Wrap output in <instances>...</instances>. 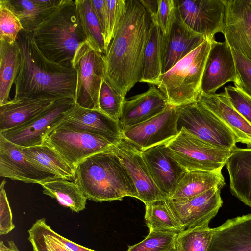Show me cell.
Here are the masks:
<instances>
[{
	"mask_svg": "<svg viewBox=\"0 0 251 251\" xmlns=\"http://www.w3.org/2000/svg\"><path fill=\"white\" fill-rule=\"evenodd\" d=\"M151 25L150 14L139 0H126L125 12L104 55L105 79L125 97L142 77Z\"/></svg>",
	"mask_w": 251,
	"mask_h": 251,
	"instance_id": "6da1fadb",
	"label": "cell"
},
{
	"mask_svg": "<svg viewBox=\"0 0 251 251\" xmlns=\"http://www.w3.org/2000/svg\"><path fill=\"white\" fill-rule=\"evenodd\" d=\"M16 42L21 54V65L14 82L13 98L48 97L74 100L77 82L75 69L47 58L38 48L33 32L22 29Z\"/></svg>",
	"mask_w": 251,
	"mask_h": 251,
	"instance_id": "7a4b0ae2",
	"label": "cell"
},
{
	"mask_svg": "<svg viewBox=\"0 0 251 251\" xmlns=\"http://www.w3.org/2000/svg\"><path fill=\"white\" fill-rule=\"evenodd\" d=\"M75 181L88 200L95 202L138 199L136 188L119 156L113 151L93 154L75 169Z\"/></svg>",
	"mask_w": 251,
	"mask_h": 251,
	"instance_id": "3957f363",
	"label": "cell"
},
{
	"mask_svg": "<svg viewBox=\"0 0 251 251\" xmlns=\"http://www.w3.org/2000/svg\"><path fill=\"white\" fill-rule=\"evenodd\" d=\"M36 44L49 60L73 68L76 51L86 41L75 0H61L55 11L33 32Z\"/></svg>",
	"mask_w": 251,
	"mask_h": 251,
	"instance_id": "277c9868",
	"label": "cell"
},
{
	"mask_svg": "<svg viewBox=\"0 0 251 251\" xmlns=\"http://www.w3.org/2000/svg\"><path fill=\"white\" fill-rule=\"evenodd\" d=\"M213 40L206 39L162 75L157 86L169 105L179 107L197 101Z\"/></svg>",
	"mask_w": 251,
	"mask_h": 251,
	"instance_id": "5b68a950",
	"label": "cell"
},
{
	"mask_svg": "<svg viewBox=\"0 0 251 251\" xmlns=\"http://www.w3.org/2000/svg\"><path fill=\"white\" fill-rule=\"evenodd\" d=\"M166 146L172 156L187 171H221L231 151L207 144L183 129Z\"/></svg>",
	"mask_w": 251,
	"mask_h": 251,
	"instance_id": "8992f818",
	"label": "cell"
},
{
	"mask_svg": "<svg viewBox=\"0 0 251 251\" xmlns=\"http://www.w3.org/2000/svg\"><path fill=\"white\" fill-rule=\"evenodd\" d=\"M73 67L77 75L74 102L85 108L99 110V94L105 78L104 55L86 41L76 51Z\"/></svg>",
	"mask_w": 251,
	"mask_h": 251,
	"instance_id": "52a82bcc",
	"label": "cell"
},
{
	"mask_svg": "<svg viewBox=\"0 0 251 251\" xmlns=\"http://www.w3.org/2000/svg\"><path fill=\"white\" fill-rule=\"evenodd\" d=\"M177 128L212 146L231 151L237 142L231 131L208 110L196 102L177 107Z\"/></svg>",
	"mask_w": 251,
	"mask_h": 251,
	"instance_id": "ba28073f",
	"label": "cell"
},
{
	"mask_svg": "<svg viewBox=\"0 0 251 251\" xmlns=\"http://www.w3.org/2000/svg\"><path fill=\"white\" fill-rule=\"evenodd\" d=\"M43 144L57 151L74 169L87 157L112 151L116 145L101 136L59 126L47 135Z\"/></svg>",
	"mask_w": 251,
	"mask_h": 251,
	"instance_id": "9c48e42d",
	"label": "cell"
},
{
	"mask_svg": "<svg viewBox=\"0 0 251 251\" xmlns=\"http://www.w3.org/2000/svg\"><path fill=\"white\" fill-rule=\"evenodd\" d=\"M74 103L72 99L58 100L32 120L0 134L23 148L42 145L47 135L61 123L65 113Z\"/></svg>",
	"mask_w": 251,
	"mask_h": 251,
	"instance_id": "30bf717a",
	"label": "cell"
},
{
	"mask_svg": "<svg viewBox=\"0 0 251 251\" xmlns=\"http://www.w3.org/2000/svg\"><path fill=\"white\" fill-rule=\"evenodd\" d=\"M176 14L194 31L214 39L223 33L225 18L224 0H174Z\"/></svg>",
	"mask_w": 251,
	"mask_h": 251,
	"instance_id": "8fae6325",
	"label": "cell"
},
{
	"mask_svg": "<svg viewBox=\"0 0 251 251\" xmlns=\"http://www.w3.org/2000/svg\"><path fill=\"white\" fill-rule=\"evenodd\" d=\"M178 117V107L169 105L156 116L123 129L122 137L144 151L176 137L179 132Z\"/></svg>",
	"mask_w": 251,
	"mask_h": 251,
	"instance_id": "7c38bea8",
	"label": "cell"
},
{
	"mask_svg": "<svg viewBox=\"0 0 251 251\" xmlns=\"http://www.w3.org/2000/svg\"><path fill=\"white\" fill-rule=\"evenodd\" d=\"M220 190L215 187L193 197L166 200L184 230L208 226L223 204Z\"/></svg>",
	"mask_w": 251,
	"mask_h": 251,
	"instance_id": "4fadbf2b",
	"label": "cell"
},
{
	"mask_svg": "<svg viewBox=\"0 0 251 251\" xmlns=\"http://www.w3.org/2000/svg\"><path fill=\"white\" fill-rule=\"evenodd\" d=\"M112 151L119 156L132 179L138 199L146 204L164 199L152 179L141 150L122 137Z\"/></svg>",
	"mask_w": 251,
	"mask_h": 251,
	"instance_id": "5bb4252c",
	"label": "cell"
},
{
	"mask_svg": "<svg viewBox=\"0 0 251 251\" xmlns=\"http://www.w3.org/2000/svg\"><path fill=\"white\" fill-rule=\"evenodd\" d=\"M58 126L101 136L114 145L122 138L118 121L99 110L85 108L75 102L65 113Z\"/></svg>",
	"mask_w": 251,
	"mask_h": 251,
	"instance_id": "9a60e30c",
	"label": "cell"
},
{
	"mask_svg": "<svg viewBox=\"0 0 251 251\" xmlns=\"http://www.w3.org/2000/svg\"><path fill=\"white\" fill-rule=\"evenodd\" d=\"M23 147L0 134V176L13 180L40 184L58 179L30 162L22 152Z\"/></svg>",
	"mask_w": 251,
	"mask_h": 251,
	"instance_id": "2e32d148",
	"label": "cell"
},
{
	"mask_svg": "<svg viewBox=\"0 0 251 251\" xmlns=\"http://www.w3.org/2000/svg\"><path fill=\"white\" fill-rule=\"evenodd\" d=\"M224 3L225 40L251 61V0H224Z\"/></svg>",
	"mask_w": 251,
	"mask_h": 251,
	"instance_id": "e0dca14e",
	"label": "cell"
},
{
	"mask_svg": "<svg viewBox=\"0 0 251 251\" xmlns=\"http://www.w3.org/2000/svg\"><path fill=\"white\" fill-rule=\"evenodd\" d=\"M142 152L152 179L164 198H170L187 170L172 156L166 143Z\"/></svg>",
	"mask_w": 251,
	"mask_h": 251,
	"instance_id": "ac0fdd59",
	"label": "cell"
},
{
	"mask_svg": "<svg viewBox=\"0 0 251 251\" xmlns=\"http://www.w3.org/2000/svg\"><path fill=\"white\" fill-rule=\"evenodd\" d=\"M236 68L230 47L225 40L218 42L213 40L205 63L201 85L200 92L215 93L226 83L235 82Z\"/></svg>",
	"mask_w": 251,
	"mask_h": 251,
	"instance_id": "d6986e66",
	"label": "cell"
},
{
	"mask_svg": "<svg viewBox=\"0 0 251 251\" xmlns=\"http://www.w3.org/2000/svg\"><path fill=\"white\" fill-rule=\"evenodd\" d=\"M176 19L168 33L166 35H162L163 74L168 71L207 39L204 35L194 31L187 26L176 14Z\"/></svg>",
	"mask_w": 251,
	"mask_h": 251,
	"instance_id": "ffe728a7",
	"label": "cell"
},
{
	"mask_svg": "<svg viewBox=\"0 0 251 251\" xmlns=\"http://www.w3.org/2000/svg\"><path fill=\"white\" fill-rule=\"evenodd\" d=\"M197 101L231 131L237 143L251 147V125L232 106L224 92L213 94L200 92Z\"/></svg>",
	"mask_w": 251,
	"mask_h": 251,
	"instance_id": "44dd1931",
	"label": "cell"
},
{
	"mask_svg": "<svg viewBox=\"0 0 251 251\" xmlns=\"http://www.w3.org/2000/svg\"><path fill=\"white\" fill-rule=\"evenodd\" d=\"M169 105L160 90L150 85L146 91L125 100L119 120L122 130L156 116Z\"/></svg>",
	"mask_w": 251,
	"mask_h": 251,
	"instance_id": "7402d4cb",
	"label": "cell"
},
{
	"mask_svg": "<svg viewBox=\"0 0 251 251\" xmlns=\"http://www.w3.org/2000/svg\"><path fill=\"white\" fill-rule=\"evenodd\" d=\"M207 251H251V214L215 228Z\"/></svg>",
	"mask_w": 251,
	"mask_h": 251,
	"instance_id": "603a6c76",
	"label": "cell"
},
{
	"mask_svg": "<svg viewBox=\"0 0 251 251\" xmlns=\"http://www.w3.org/2000/svg\"><path fill=\"white\" fill-rule=\"evenodd\" d=\"M57 100L48 97L13 98L0 106V132L28 122Z\"/></svg>",
	"mask_w": 251,
	"mask_h": 251,
	"instance_id": "cb8c5ba5",
	"label": "cell"
},
{
	"mask_svg": "<svg viewBox=\"0 0 251 251\" xmlns=\"http://www.w3.org/2000/svg\"><path fill=\"white\" fill-rule=\"evenodd\" d=\"M226 166L231 193L251 207V148L232 150Z\"/></svg>",
	"mask_w": 251,
	"mask_h": 251,
	"instance_id": "d4e9b609",
	"label": "cell"
},
{
	"mask_svg": "<svg viewBox=\"0 0 251 251\" xmlns=\"http://www.w3.org/2000/svg\"><path fill=\"white\" fill-rule=\"evenodd\" d=\"M61 0H0L19 19L23 29L33 32L57 9Z\"/></svg>",
	"mask_w": 251,
	"mask_h": 251,
	"instance_id": "484cf974",
	"label": "cell"
},
{
	"mask_svg": "<svg viewBox=\"0 0 251 251\" xmlns=\"http://www.w3.org/2000/svg\"><path fill=\"white\" fill-rule=\"evenodd\" d=\"M22 152L28 160L57 178L74 180L75 169L55 150L43 144L23 148Z\"/></svg>",
	"mask_w": 251,
	"mask_h": 251,
	"instance_id": "4316f807",
	"label": "cell"
},
{
	"mask_svg": "<svg viewBox=\"0 0 251 251\" xmlns=\"http://www.w3.org/2000/svg\"><path fill=\"white\" fill-rule=\"evenodd\" d=\"M225 185V179L221 171H187L178 183L170 198L187 199L215 187L221 189Z\"/></svg>",
	"mask_w": 251,
	"mask_h": 251,
	"instance_id": "83f0119b",
	"label": "cell"
},
{
	"mask_svg": "<svg viewBox=\"0 0 251 251\" xmlns=\"http://www.w3.org/2000/svg\"><path fill=\"white\" fill-rule=\"evenodd\" d=\"M21 54L16 42L0 40V106L9 100V94L19 73Z\"/></svg>",
	"mask_w": 251,
	"mask_h": 251,
	"instance_id": "f1b7e54d",
	"label": "cell"
},
{
	"mask_svg": "<svg viewBox=\"0 0 251 251\" xmlns=\"http://www.w3.org/2000/svg\"><path fill=\"white\" fill-rule=\"evenodd\" d=\"M40 185L44 194L56 199L61 205L72 211L79 212L86 208L88 199L75 181L58 178Z\"/></svg>",
	"mask_w": 251,
	"mask_h": 251,
	"instance_id": "f546056e",
	"label": "cell"
},
{
	"mask_svg": "<svg viewBox=\"0 0 251 251\" xmlns=\"http://www.w3.org/2000/svg\"><path fill=\"white\" fill-rule=\"evenodd\" d=\"M162 32L158 25L152 22L144 50L142 77L140 82L157 85L162 75L161 62Z\"/></svg>",
	"mask_w": 251,
	"mask_h": 251,
	"instance_id": "4dcf8cb0",
	"label": "cell"
},
{
	"mask_svg": "<svg viewBox=\"0 0 251 251\" xmlns=\"http://www.w3.org/2000/svg\"><path fill=\"white\" fill-rule=\"evenodd\" d=\"M145 207V220L149 231L178 234L183 230L166 199L148 203Z\"/></svg>",
	"mask_w": 251,
	"mask_h": 251,
	"instance_id": "1f68e13d",
	"label": "cell"
},
{
	"mask_svg": "<svg viewBox=\"0 0 251 251\" xmlns=\"http://www.w3.org/2000/svg\"><path fill=\"white\" fill-rule=\"evenodd\" d=\"M87 41L95 50L106 54L103 35L90 0H75Z\"/></svg>",
	"mask_w": 251,
	"mask_h": 251,
	"instance_id": "d6a6232c",
	"label": "cell"
},
{
	"mask_svg": "<svg viewBox=\"0 0 251 251\" xmlns=\"http://www.w3.org/2000/svg\"><path fill=\"white\" fill-rule=\"evenodd\" d=\"M214 228L199 226L183 230L176 240L177 251H207Z\"/></svg>",
	"mask_w": 251,
	"mask_h": 251,
	"instance_id": "836d02e7",
	"label": "cell"
},
{
	"mask_svg": "<svg viewBox=\"0 0 251 251\" xmlns=\"http://www.w3.org/2000/svg\"><path fill=\"white\" fill-rule=\"evenodd\" d=\"M125 100V96L116 91L104 78L99 94V110L119 122Z\"/></svg>",
	"mask_w": 251,
	"mask_h": 251,
	"instance_id": "e575fe53",
	"label": "cell"
},
{
	"mask_svg": "<svg viewBox=\"0 0 251 251\" xmlns=\"http://www.w3.org/2000/svg\"><path fill=\"white\" fill-rule=\"evenodd\" d=\"M177 234L169 232L149 231L141 242L128 246L126 251H172Z\"/></svg>",
	"mask_w": 251,
	"mask_h": 251,
	"instance_id": "d590c367",
	"label": "cell"
},
{
	"mask_svg": "<svg viewBox=\"0 0 251 251\" xmlns=\"http://www.w3.org/2000/svg\"><path fill=\"white\" fill-rule=\"evenodd\" d=\"M106 9V29L104 43L106 52L125 12L126 0H105Z\"/></svg>",
	"mask_w": 251,
	"mask_h": 251,
	"instance_id": "8d00e7d4",
	"label": "cell"
},
{
	"mask_svg": "<svg viewBox=\"0 0 251 251\" xmlns=\"http://www.w3.org/2000/svg\"><path fill=\"white\" fill-rule=\"evenodd\" d=\"M22 29L19 19L0 2V40L10 44L15 43L19 33Z\"/></svg>",
	"mask_w": 251,
	"mask_h": 251,
	"instance_id": "74e56055",
	"label": "cell"
},
{
	"mask_svg": "<svg viewBox=\"0 0 251 251\" xmlns=\"http://www.w3.org/2000/svg\"><path fill=\"white\" fill-rule=\"evenodd\" d=\"M230 49L236 68L235 86L251 97V61L234 48Z\"/></svg>",
	"mask_w": 251,
	"mask_h": 251,
	"instance_id": "f35d334b",
	"label": "cell"
},
{
	"mask_svg": "<svg viewBox=\"0 0 251 251\" xmlns=\"http://www.w3.org/2000/svg\"><path fill=\"white\" fill-rule=\"evenodd\" d=\"M28 240L32 246L33 251H71L44 234L35 222L28 230Z\"/></svg>",
	"mask_w": 251,
	"mask_h": 251,
	"instance_id": "ab89813d",
	"label": "cell"
},
{
	"mask_svg": "<svg viewBox=\"0 0 251 251\" xmlns=\"http://www.w3.org/2000/svg\"><path fill=\"white\" fill-rule=\"evenodd\" d=\"M224 92L232 106L251 125V97L235 86L226 87Z\"/></svg>",
	"mask_w": 251,
	"mask_h": 251,
	"instance_id": "60d3db41",
	"label": "cell"
},
{
	"mask_svg": "<svg viewBox=\"0 0 251 251\" xmlns=\"http://www.w3.org/2000/svg\"><path fill=\"white\" fill-rule=\"evenodd\" d=\"M176 17L174 0H158V9L152 20L159 26L163 35H166Z\"/></svg>",
	"mask_w": 251,
	"mask_h": 251,
	"instance_id": "b9f144b4",
	"label": "cell"
},
{
	"mask_svg": "<svg viewBox=\"0 0 251 251\" xmlns=\"http://www.w3.org/2000/svg\"><path fill=\"white\" fill-rule=\"evenodd\" d=\"M5 180L0 187V235L8 234L14 229L12 211L4 189Z\"/></svg>",
	"mask_w": 251,
	"mask_h": 251,
	"instance_id": "7bdbcfd3",
	"label": "cell"
},
{
	"mask_svg": "<svg viewBox=\"0 0 251 251\" xmlns=\"http://www.w3.org/2000/svg\"><path fill=\"white\" fill-rule=\"evenodd\" d=\"M35 223L44 234L58 241L71 251H97L81 246L56 233L46 223L44 218L38 219Z\"/></svg>",
	"mask_w": 251,
	"mask_h": 251,
	"instance_id": "ee69618b",
	"label": "cell"
},
{
	"mask_svg": "<svg viewBox=\"0 0 251 251\" xmlns=\"http://www.w3.org/2000/svg\"><path fill=\"white\" fill-rule=\"evenodd\" d=\"M93 10L100 23L103 37L106 29V9L105 0H90Z\"/></svg>",
	"mask_w": 251,
	"mask_h": 251,
	"instance_id": "f6af8a7d",
	"label": "cell"
},
{
	"mask_svg": "<svg viewBox=\"0 0 251 251\" xmlns=\"http://www.w3.org/2000/svg\"><path fill=\"white\" fill-rule=\"evenodd\" d=\"M150 14L151 20L155 19L158 9V0H139Z\"/></svg>",
	"mask_w": 251,
	"mask_h": 251,
	"instance_id": "bcb514c9",
	"label": "cell"
},
{
	"mask_svg": "<svg viewBox=\"0 0 251 251\" xmlns=\"http://www.w3.org/2000/svg\"><path fill=\"white\" fill-rule=\"evenodd\" d=\"M7 245L3 241L0 243V251H20L13 240L7 241Z\"/></svg>",
	"mask_w": 251,
	"mask_h": 251,
	"instance_id": "7dc6e473",
	"label": "cell"
},
{
	"mask_svg": "<svg viewBox=\"0 0 251 251\" xmlns=\"http://www.w3.org/2000/svg\"><path fill=\"white\" fill-rule=\"evenodd\" d=\"M172 251H177L176 248V245L175 248L173 249V250Z\"/></svg>",
	"mask_w": 251,
	"mask_h": 251,
	"instance_id": "c3c4849f",
	"label": "cell"
}]
</instances>
